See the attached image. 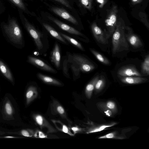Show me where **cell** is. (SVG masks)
Segmentation results:
<instances>
[{
  "label": "cell",
  "instance_id": "obj_27",
  "mask_svg": "<svg viewBox=\"0 0 149 149\" xmlns=\"http://www.w3.org/2000/svg\"><path fill=\"white\" fill-rule=\"evenodd\" d=\"M90 50L97 59L101 62L106 65H109L110 64L109 61L98 52L92 49H90Z\"/></svg>",
  "mask_w": 149,
  "mask_h": 149
},
{
  "label": "cell",
  "instance_id": "obj_20",
  "mask_svg": "<svg viewBox=\"0 0 149 149\" xmlns=\"http://www.w3.org/2000/svg\"><path fill=\"white\" fill-rule=\"evenodd\" d=\"M0 70L6 78L12 82L13 81V79L11 73L6 65L0 60Z\"/></svg>",
  "mask_w": 149,
  "mask_h": 149
},
{
  "label": "cell",
  "instance_id": "obj_30",
  "mask_svg": "<svg viewBox=\"0 0 149 149\" xmlns=\"http://www.w3.org/2000/svg\"><path fill=\"white\" fill-rule=\"evenodd\" d=\"M14 4L23 10H25L26 8L22 0H9Z\"/></svg>",
  "mask_w": 149,
  "mask_h": 149
},
{
  "label": "cell",
  "instance_id": "obj_21",
  "mask_svg": "<svg viewBox=\"0 0 149 149\" xmlns=\"http://www.w3.org/2000/svg\"><path fill=\"white\" fill-rule=\"evenodd\" d=\"M52 107L55 112L59 114L61 117L65 118L66 116L65 110L62 106L57 101L55 100L53 102Z\"/></svg>",
  "mask_w": 149,
  "mask_h": 149
},
{
  "label": "cell",
  "instance_id": "obj_22",
  "mask_svg": "<svg viewBox=\"0 0 149 149\" xmlns=\"http://www.w3.org/2000/svg\"><path fill=\"white\" fill-rule=\"evenodd\" d=\"M52 122L58 130L70 136H74V134L71 133L69 128L66 125L61 123L60 121L52 120Z\"/></svg>",
  "mask_w": 149,
  "mask_h": 149
},
{
  "label": "cell",
  "instance_id": "obj_9",
  "mask_svg": "<svg viewBox=\"0 0 149 149\" xmlns=\"http://www.w3.org/2000/svg\"><path fill=\"white\" fill-rule=\"evenodd\" d=\"M117 74L120 76L122 77L142 76L134 66L130 65H126L120 68L118 70Z\"/></svg>",
  "mask_w": 149,
  "mask_h": 149
},
{
  "label": "cell",
  "instance_id": "obj_16",
  "mask_svg": "<svg viewBox=\"0 0 149 149\" xmlns=\"http://www.w3.org/2000/svg\"><path fill=\"white\" fill-rule=\"evenodd\" d=\"M3 114L8 119L12 118L14 114V109L12 104L8 98L5 99L3 106Z\"/></svg>",
  "mask_w": 149,
  "mask_h": 149
},
{
  "label": "cell",
  "instance_id": "obj_4",
  "mask_svg": "<svg viewBox=\"0 0 149 149\" xmlns=\"http://www.w3.org/2000/svg\"><path fill=\"white\" fill-rule=\"evenodd\" d=\"M25 26L33 39L37 48L38 51L41 52L43 50L44 45L41 34L26 19L24 23Z\"/></svg>",
  "mask_w": 149,
  "mask_h": 149
},
{
  "label": "cell",
  "instance_id": "obj_2",
  "mask_svg": "<svg viewBox=\"0 0 149 149\" xmlns=\"http://www.w3.org/2000/svg\"><path fill=\"white\" fill-rule=\"evenodd\" d=\"M3 28L5 33L12 42L21 45L22 43L21 31L15 19L10 20L8 24H4Z\"/></svg>",
  "mask_w": 149,
  "mask_h": 149
},
{
  "label": "cell",
  "instance_id": "obj_7",
  "mask_svg": "<svg viewBox=\"0 0 149 149\" xmlns=\"http://www.w3.org/2000/svg\"><path fill=\"white\" fill-rule=\"evenodd\" d=\"M28 62L39 68L43 70L53 73H56L57 71L41 60L29 56L28 57Z\"/></svg>",
  "mask_w": 149,
  "mask_h": 149
},
{
  "label": "cell",
  "instance_id": "obj_12",
  "mask_svg": "<svg viewBox=\"0 0 149 149\" xmlns=\"http://www.w3.org/2000/svg\"><path fill=\"white\" fill-rule=\"evenodd\" d=\"M51 10L54 13L63 19L74 24H78V23L77 19L65 9L54 7L52 8Z\"/></svg>",
  "mask_w": 149,
  "mask_h": 149
},
{
  "label": "cell",
  "instance_id": "obj_11",
  "mask_svg": "<svg viewBox=\"0 0 149 149\" xmlns=\"http://www.w3.org/2000/svg\"><path fill=\"white\" fill-rule=\"evenodd\" d=\"M48 18L62 30L71 34L83 36V34L81 32L74 28L52 17L49 16Z\"/></svg>",
  "mask_w": 149,
  "mask_h": 149
},
{
  "label": "cell",
  "instance_id": "obj_35",
  "mask_svg": "<svg viewBox=\"0 0 149 149\" xmlns=\"http://www.w3.org/2000/svg\"><path fill=\"white\" fill-rule=\"evenodd\" d=\"M97 3H99V7L102 8L106 3L107 0H96Z\"/></svg>",
  "mask_w": 149,
  "mask_h": 149
},
{
  "label": "cell",
  "instance_id": "obj_10",
  "mask_svg": "<svg viewBox=\"0 0 149 149\" xmlns=\"http://www.w3.org/2000/svg\"><path fill=\"white\" fill-rule=\"evenodd\" d=\"M33 117L36 123L42 129L46 128L48 133H52L56 130L42 116L39 114H33Z\"/></svg>",
  "mask_w": 149,
  "mask_h": 149
},
{
  "label": "cell",
  "instance_id": "obj_37",
  "mask_svg": "<svg viewBox=\"0 0 149 149\" xmlns=\"http://www.w3.org/2000/svg\"><path fill=\"white\" fill-rule=\"evenodd\" d=\"M74 133L75 134L81 131V129L77 127H73L71 128Z\"/></svg>",
  "mask_w": 149,
  "mask_h": 149
},
{
  "label": "cell",
  "instance_id": "obj_1",
  "mask_svg": "<svg viewBox=\"0 0 149 149\" xmlns=\"http://www.w3.org/2000/svg\"><path fill=\"white\" fill-rule=\"evenodd\" d=\"M125 26L120 21H117L112 38V51L113 54L129 49V45L125 36Z\"/></svg>",
  "mask_w": 149,
  "mask_h": 149
},
{
  "label": "cell",
  "instance_id": "obj_41",
  "mask_svg": "<svg viewBox=\"0 0 149 149\" xmlns=\"http://www.w3.org/2000/svg\"></svg>",
  "mask_w": 149,
  "mask_h": 149
},
{
  "label": "cell",
  "instance_id": "obj_13",
  "mask_svg": "<svg viewBox=\"0 0 149 149\" xmlns=\"http://www.w3.org/2000/svg\"><path fill=\"white\" fill-rule=\"evenodd\" d=\"M50 59L51 62L56 68H58L60 66V49L57 42L55 43L54 48L51 53Z\"/></svg>",
  "mask_w": 149,
  "mask_h": 149
},
{
  "label": "cell",
  "instance_id": "obj_31",
  "mask_svg": "<svg viewBox=\"0 0 149 149\" xmlns=\"http://www.w3.org/2000/svg\"><path fill=\"white\" fill-rule=\"evenodd\" d=\"M82 4L88 10H90L92 7V0H79Z\"/></svg>",
  "mask_w": 149,
  "mask_h": 149
},
{
  "label": "cell",
  "instance_id": "obj_34",
  "mask_svg": "<svg viewBox=\"0 0 149 149\" xmlns=\"http://www.w3.org/2000/svg\"><path fill=\"white\" fill-rule=\"evenodd\" d=\"M69 8H72L69 2L67 0H54Z\"/></svg>",
  "mask_w": 149,
  "mask_h": 149
},
{
  "label": "cell",
  "instance_id": "obj_19",
  "mask_svg": "<svg viewBox=\"0 0 149 149\" xmlns=\"http://www.w3.org/2000/svg\"><path fill=\"white\" fill-rule=\"evenodd\" d=\"M99 77L98 75L95 76L86 85L85 89V94L88 98H91L95 84Z\"/></svg>",
  "mask_w": 149,
  "mask_h": 149
},
{
  "label": "cell",
  "instance_id": "obj_29",
  "mask_svg": "<svg viewBox=\"0 0 149 149\" xmlns=\"http://www.w3.org/2000/svg\"><path fill=\"white\" fill-rule=\"evenodd\" d=\"M19 134L28 137H31L33 136L34 131L30 129H24L21 130L19 133Z\"/></svg>",
  "mask_w": 149,
  "mask_h": 149
},
{
  "label": "cell",
  "instance_id": "obj_18",
  "mask_svg": "<svg viewBox=\"0 0 149 149\" xmlns=\"http://www.w3.org/2000/svg\"><path fill=\"white\" fill-rule=\"evenodd\" d=\"M43 25L46 30L52 36L63 43L67 44V43L61 34L56 31L49 24L43 23Z\"/></svg>",
  "mask_w": 149,
  "mask_h": 149
},
{
  "label": "cell",
  "instance_id": "obj_38",
  "mask_svg": "<svg viewBox=\"0 0 149 149\" xmlns=\"http://www.w3.org/2000/svg\"><path fill=\"white\" fill-rule=\"evenodd\" d=\"M143 0H131L133 4H136L140 3Z\"/></svg>",
  "mask_w": 149,
  "mask_h": 149
},
{
  "label": "cell",
  "instance_id": "obj_15",
  "mask_svg": "<svg viewBox=\"0 0 149 149\" xmlns=\"http://www.w3.org/2000/svg\"><path fill=\"white\" fill-rule=\"evenodd\" d=\"M37 75L39 79L46 84L57 86L62 85V84L57 80L41 73H38Z\"/></svg>",
  "mask_w": 149,
  "mask_h": 149
},
{
  "label": "cell",
  "instance_id": "obj_36",
  "mask_svg": "<svg viewBox=\"0 0 149 149\" xmlns=\"http://www.w3.org/2000/svg\"><path fill=\"white\" fill-rule=\"evenodd\" d=\"M106 115L108 117H110L112 116V112L109 109H107L103 110Z\"/></svg>",
  "mask_w": 149,
  "mask_h": 149
},
{
  "label": "cell",
  "instance_id": "obj_14",
  "mask_svg": "<svg viewBox=\"0 0 149 149\" xmlns=\"http://www.w3.org/2000/svg\"><path fill=\"white\" fill-rule=\"evenodd\" d=\"M38 95L37 88L33 86H30L27 89L26 93V102L29 104L36 99Z\"/></svg>",
  "mask_w": 149,
  "mask_h": 149
},
{
  "label": "cell",
  "instance_id": "obj_24",
  "mask_svg": "<svg viewBox=\"0 0 149 149\" xmlns=\"http://www.w3.org/2000/svg\"><path fill=\"white\" fill-rule=\"evenodd\" d=\"M116 124V123H113L109 124L103 125L92 127L89 128L86 133L88 134L100 132L104 130L107 128L113 126Z\"/></svg>",
  "mask_w": 149,
  "mask_h": 149
},
{
  "label": "cell",
  "instance_id": "obj_25",
  "mask_svg": "<svg viewBox=\"0 0 149 149\" xmlns=\"http://www.w3.org/2000/svg\"><path fill=\"white\" fill-rule=\"evenodd\" d=\"M106 84V79L103 75H101L97 81L94 87L95 92L98 93L104 87Z\"/></svg>",
  "mask_w": 149,
  "mask_h": 149
},
{
  "label": "cell",
  "instance_id": "obj_40",
  "mask_svg": "<svg viewBox=\"0 0 149 149\" xmlns=\"http://www.w3.org/2000/svg\"><path fill=\"white\" fill-rule=\"evenodd\" d=\"M5 133L4 132L0 131V135L3 134Z\"/></svg>",
  "mask_w": 149,
  "mask_h": 149
},
{
  "label": "cell",
  "instance_id": "obj_28",
  "mask_svg": "<svg viewBox=\"0 0 149 149\" xmlns=\"http://www.w3.org/2000/svg\"><path fill=\"white\" fill-rule=\"evenodd\" d=\"M141 72L145 75H148L149 74V55H146L141 66Z\"/></svg>",
  "mask_w": 149,
  "mask_h": 149
},
{
  "label": "cell",
  "instance_id": "obj_8",
  "mask_svg": "<svg viewBox=\"0 0 149 149\" xmlns=\"http://www.w3.org/2000/svg\"><path fill=\"white\" fill-rule=\"evenodd\" d=\"M127 33H125L126 40L133 47L138 48L143 46L142 43L139 37L134 34L132 29L128 26H125Z\"/></svg>",
  "mask_w": 149,
  "mask_h": 149
},
{
  "label": "cell",
  "instance_id": "obj_3",
  "mask_svg": "<svg viewBox=\"0 0 149 149\" xmlns=\"http://www.w3.org/2000/svg\"><path fill=\"white\" fill-rule=\"evenodd\" d=\"M117 7L113 5L108 12L105 23L107 31L105 32L108 39L114 32L117 23Z\"/></svg>",
  "mask_w": 149,
  "mask_h": 149
},
{
  "label": "cell",
  "instance_id": "obj_33",
  "mask_svg": "<svg viewBox=\"0 0 149 149\" xmlns=\"http://www.w3.org/2000/svg\"><path fill=\"white\" fill-rule=\"evenodd\" d=\"M116 138V133L111 132L98 138V139H114Z\"/></svg>",
  "mask_w": 149,
  "mask_h": 149
},
{
  "label": "cell",
  "instance_id": "obj_6",
  "mask_svg": "<svg viewBox=\"0 0 149 149\" xmlns=\"http://www.w3.org/2000/svg\"><path fill=\"white\" fill-rule=\"evenodd\" d=\"M91 29L94 37L98 42L103 44L108 43V39L105 32L97 26L95 22L92 24Z\"/></svg>",
  "mask_w": 149,
  "mask_h": 149
},
{
  "label": "cell",
  "instance_id": "obj_39",
  "mask_svg": "<svg viewBox=\"0 0 149 149\" xmlns=\"http://www.w3.org/2000/svg\"><path fill=\"white\" fill-rule=\"evenodd\" d=\"M4 138H17V137H14V136H4Z\"/></svg>",
  "mask_w": 149,
  "mask_h": 149
},
{
  "label": "cell",
  "instance_id": "obj_17",
  "mask_svg": "<svg viewBox=\"0 0 149 149\" xmlns=\"http://www.w3.org/2000/svg\"><path fill=\"white\" fill-rule=\"evenodd\" d=\"M146 78L139 77H123L121 79V81L128 84H136L145 82L147 80Z\"/></svg>",
  "mask_w": 149,
  "mask_h": 149
},
{
  "label": "cell",
  "instance_id": "obj_26",
  "mask_svg": "<svg viewBox=\"0 0 149 149\" xmlns=\"http://www.w3.org/2000/svg\"><path fill=\"white\" fill-rule=\"evenodd\" d=\"M60 34L66 40L76 47L82 51H84L83 47L81 43L75 39L61 33H60Z\"/></svg>",
  "mask_w": 149,
  "mask_h": 149
},
{
  "label": "cell",
  "instance_id": "obj_23",
  "mask_svg": "<svg viewBox=\"0 0 149 149\" xmlns=\"http://www.w3.org/2000/svg\"><path fill=\"white\" fill-rule=\"evenodd\" d=\"M99 106L103 110L108 109L114 113L116 112V107L115 103L111 101H109L106 103H102L99 104Z\"/></svg>",
  "mask_w": 149,
  "mask_h": 149
},
{
  "label": "cell",
  "instance_id": "obj_32",
  "mask_svg": "<svg viewBox=\"0 0 149 149\" xmlns=\"http://www.w3.org/2000/svg\"><path fill=\"white\" fill-rule=\"evenodd\" d=\"M34 137L38 138H46L47 137V136L45 135L43 133L39 130H37L34 132L33 136Z\"/></svg>",
  "mask_w": 149,
  "mask_h": 149
},
{
  "label": "cell",
  "instance_id": "obj_5",
  "mask_svg": "<svg viewBox=\"0 0 149 149\" xmlns=\"http://www.w3.org/2000/svg\"><path fill=\"white\" fill-rule=\"evenodd\" d=\"M73 59L82 71L87 72L93 70L95 67L94 64L85 57L78 54H74Z\"/></svg>",
  "mask_w": 149,
  "mask_h": 149
}]
</instances>
